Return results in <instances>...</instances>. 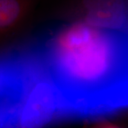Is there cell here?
Returning <instances> with one entry per match:
<instances>
[{
    "mask_svg": "<svg viewBox=\"0 0 128 128\" xmlns=\"http://www.w3.org/2000/svg\"><path fill=\"white\" fill-rule=\"evenodd\" d=\"M25 92L15 46L0 50V128H11Z\"/></svg>",
    "mask_w": 128,
    "mask_h": 128,
    "instance_id": "4",
    "label": "cell"
},
{
    "mask_svg": "<svg viewBox=\"0 0 128 128\" xmlns=\"http://www.w3.org/2000/svg\"><path fill=\"white\" fill-rule=\"evenodd\" d=\"M25 92L16 119V128H44L71 119L63 96L53 78L38 43L18 46Z\"/></svg>",
    "mask_w": 128,
    "mask_h": 128,
    "instance_id": "2",
    "label": "cell"
},
{
    "mask_svg": "<svg viewBox=\"0 0 128 128\" xmlns=\"http://www.w3.org/2000/svg\"><path fill=\"white\" fill-rule=\"evenodd\" d=\"M96 128H120L118 127V126L114 125V124L104 123V124H100Z\"/></svg>",
    "mask_w": 128,
    "mask_h": 128,
    "instance_id": "6",
    "label": "cell"
},
{
    "mask_svg": "<svg viewBox=\"0 0 128 128\" xmlns=\"http://www.w3.org/2000/svg\"><path fill=\"white\" fill-rule=\"evenodd\" d=\"M55 14L64 22L128 34V0H66Z\"/></svg>",
    "mask_w": 128,
    "mask_h": 128,
    "instance_id": "3",
    "label": "cell"
},
{
    "mask_svg": "<svg viewBox=\"0 0 128 128\" xmlns=\"http://www.w3.org/2000/svg\"><path fill=\"white\" fill-rule=\"evenodd\" d=\"M40 0H0V50L24 40Z\"/></svg>",
    "mask_w": 128,
    "mask_h": 128,
    "instance_id": "5",
    "label": "cell"
},
{
    "mask_svg": "<svg viewBox=\"0 0 128 128\" xmlns=\"http://www.w3.org/2000/svg\"><path fill=\"white\" fill-rule=\"evenodd\" d=\"M38 44L72 119L127 107L128 34L64 22Z\"/></svg>",
    "mask_w": 128,
    "mask_h": 128,
    "instance_id": "1",
    "label": "cell"
}]
</instances>
